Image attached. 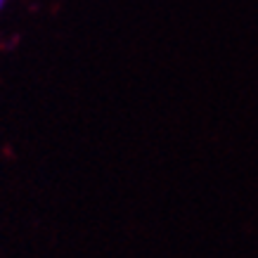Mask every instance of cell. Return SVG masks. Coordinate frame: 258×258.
<instances>
[{
    "label": "cell",
    "mask_w": 258,
    "mask_h": 258,
    "mask_svg": "<svg viewBox=\"0 0 258 258\" xmlns=\"http://www.w3.org/2000/svg\"><path fill=\"white\" fill-rule=\"evenodd\" d=\"M3 5H5V0H0V8H3Z\"/></svg>",
    "instance_id": "cell-1"
}]
</instances>
